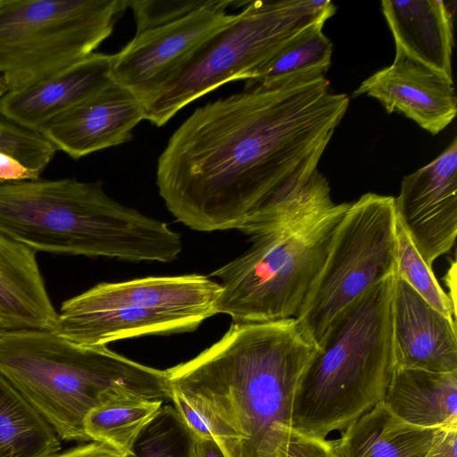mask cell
<instances>
[{
  "label": "cell",
  "mask_w": 457,
  "mask_h": 457,
  "mask_svg": "<svg viewBox=\"0 0 457 457\" xmlns=\"http://www.w3.org/2000/svg\"><path fill=\"white\" fill-rule=\"evenodd\" d=\"M195 436L171 405L162 406L134 440L128 457H195Z\"/></svg>",
  "instance_id": "25"
},
{
  "label": "cell",
  "mask_w": 457,
  "mask_h": 457,
  "mask_svg": "<svg viewBox=\"0 0 457 457\" xmlns=\"http://www.w3.org/2000/svg\"><path fill=\"white\" fill-rule=\"evenodd\" d=\"M60 449L55 430L0 374V457H51Z\"/></svg>",
  "instance_id": "22"
},
{
  "label": "cell",
  "mask_w": 457,
  "mask_h": 457,
  "mask_svg": "<svg viewBox=\"0 0 457 457\" xmlns=\"http://www.w3.org/2000/svg\"><path fill=\"white\" fill-rule=\"evenodd\" d=\"M425 457H457V427L438 428Z\"/></svg>",
  "instance_id": "31"
},
{
  "label": "cell",
  "mask_w": 457,
  "mask_h": 457,
  "mask_svg": "<svg viewBox=\"0 0 457 457\" xmlns=\"http://www.w3.org/2000/svg\"><path fill=\"white\" fill-rule=\"evenodd\" d=\"M316 351L295 318L232 322L216 343L166 371L226 457H284L296 390Z\"/></svg>",
  "instance_id": "2"
},
{
  "label": "cell",
  "mask_w": 457,
  "mask_h": 457,
  "mask_svg": "<svg viewBox=\"0 0 457 457\" xmlns=\"http://www.w3.org/2000/svg\"><path fill=\"white\" fill-rule=\"evenodd\" d=\"M7 92L0 76V98ZM0 150L19 160L40 176L56 148L38 131L24 128L0 111Z\"/></svg>",
  "instance_id": "27"
},
{
  "label": "cell",
  "mask_w": 457,
  "mask_h": 457,
  "mask_svg": "<svg viewBox=\"0 0 457 457\" xmlns=\"http://www.w3.org/2000/svg\"><path fill=\"white\" fill-rule=\"evenodd\" d=\"M128 8L129 0H0V76L7 92L95 53Z\"/></svg>",
  "instance_id": "8"
},
{
  "label": "cell",
  "mask_w": 457,
  "mask_h": 457,
  "mask_svg": "<svg viewBox=\"0 0 457 457\" xmlns=\"http://www.w3.org/2000/svg\"><path fill=\"white\" fill-rule=\"evenodd\" d=\"M51 457H128L113 447L101 442L78 445Z\"/></svg>",
  "instance_id": "32"
},
{
  "label": "cell",
  "mask_w": 457,
  "mask_h": 457,
  "mask_svg": "<svg viewBox=\"0 0 457 457\" xmlns=\"http://www.w3.org/2000/svg\"><path fill=\"white\" fill-rule=\"evenodd\" d=\"M333 44L316 29L295 41L264 66L245 89L272 87L297 78L325 75L331 64Z\"/></svg>",
  "instance_id": "24"
},
{
  "label": "cell",
  "mask_w": 457,
  "mask_h": 457,
  "mask_svg": "<svg viewBox=\"0 0 457 457\" xmlns=\"http://www.w3.org/2000/svg\"><path fill=\"white\" fill-rule=\"evenodd\" d=\"M57 312L36 252L0 232V328L52 330Z\"/></svg>",
  "instance_id": "19"
},
{
  "label": "cell",
  "mask_w": 457,
  "mask_h": 457,
  "mask_svg": "<svg viewBox=\"0 0 457 457\" xmlns=\"http://www.w3.org/2000/svg\"><path fill=\"white\" fill-rule=\"evenodd\" d=\"M436 430L401 420L381 402L345 428L333 445L339 457H425Z\"/></svg>",
  "instance_id": "21"
},
{
  "label": "cell",
  "mask_w": 457,
  "mask_h": 457,
  "mask_svg": "<svg viewBox=\"0 0 457 457\" xmlns=\"http://www.w3.org/2000/svg\"><path fill=\"white\" fill-rule=\"evenodd\" d=\"M112 54L93 53L31 87L6 92L0 111L17 124L37 131L57 114L95 94L110 82Z\"/></svg>",
  "instance_id": "16"
},
{
  "label": "cell",
  "mask_w": 457,
  "mask_h": 457,
  "mask_svg": "<svg viewBox=\"0 0 457 457\" xmlns=\"http://www.w3.org/2000/svg\"><path fill=\"white\" fill-rule=\"evenodd\" d=\"M396 215V214H395ZM396 274L423 299L446 317L455 320V303L442 289L432 267L422 259L399 220L395 219Z\"/></svg>",
  "instance_id": "26"
},
{
  "label": "cell",
  "mask_w": 457,
  "mask_h": 457,
  "mask_svg": "<svg viewBox=\"0 0 457 457\" xmlns=\"http://www.w3.org/2000/svg\"><path fill=\"white\" fill-rule=\"evenodd\" d=\"M361 95L376 98L388 113L401 112L432 135L445 129L457 112L453 82L401 54L353 93Z\"/></svg>",
  "instance_id": "15"
},
{
  "label": "cell",
  "mask_w": 457,
  "mask_h": 457,
  "mask_svg": "<svg viewBox=\"0 0 457 457\" xmlns=\"http://www.w3.org/2000/svg\"><path fill=\"white\" fill-rule=\"evenodd\" d=\"M233 0H129L136 32L112 54L111 77L140 101L203 42L229 23Z\"/></svg>",
  "instance_id": "10"
},
{
  "label": "cell",
  "mask_w": 457,
  "mask_h": 457,
  "mask_svg": "<svg viewBox=\"0 0 457 457\" xmlns=\"http://www.w3.org/2000/svg\"><path fill=\"white\" fill-rule=\"evenodd\" d=\"M39 179L35 171L19 160L0 150V184Z\"/></svg>",
  "instance_id": "30"
},
{
  "label": "cell",
  "mask_w": 457,
  "mask_h": 457,
  "mask_svg": "<svg viewBox=\"0 0 457 457\" xmlns=\"http://www.w3.org/2000/svg\"><path fill=\"white\" fill-rule=\"evenodd\" d=\"M395 219V197L367 193L350 203L295 317L303 337L316 348L352 302L396 272Z\"/></svg>",
  "instance_id": "9"
},
{
  "label": "cell",
  "mask_w": 457,
  "mask_h": 457,
  "mask_svg": "<svg viewBox=\"0 0 457 457\" xmlns=\"http://www.w3.org/2000/svg\"><path fill=\"white\" fill-rule=\"evenodd\" d=\"M391 315L395 368L457 371L456 320L430 305L396 272Z\"/></svg>",
  "instance_id": "13"
},
{
  "label": "cell",
  "mask_w": 457,
  "mask_h": 457,
  "mask_svg": "<svg viewBox=\"0 0 457 457\" xmlns=\"http://www.w3.org/2000/svg\"><path fill=\"white\" fill-rule=\"evenodd\" d=\"M171 401L174 407L195 437L212 438V436L202 417L178 392L172 390ZM213 438V437H212Z\"/></svg>",
  "instance_id": "29"
},
{
  "label": "cell",
  "mask_w": 457,
  "mask_h": 457,
  "mask_svg": "<svg viewBox=\"0 0 457 457\" xmlns=\"http://www.w3.org/2000/svg\"><path fill=\"white\" fill-rule=\"evenodd\" d=\"M284 457H339L333 442L305 436L292 428Z\"/></svg>",
  "instance_id": "28"
},
{
  "label": "cell",
  "mask_w": 457,
  "mask_h": 457,
  "mask_svg": "<svg viewBox=\"0 0 457 457\" xmlns=\"http://www.w3.org/2000/svg\"><path fill=\"white\" fill-rule=\"evenodd\" d=\"M395 208L429 267L453 248L457 236L456 137L437 158L403 179Z\"/></svg>",
  "instance_id": "11"
},
{
  "label": "cell",
  "mask_w": 457,
  "mask_h": 457,
  "mask_svg": "<svg viewBox=\"0 0 457 457\" xmlns=\"http://www.w3.org/2000/svg\"><path fill=\"white\" fill-rule=\"evenodd\" d=\"M382 403L395 417L416 427H457V371L395 368Z\"/></svg>",
  "instance_id": "20"
},
{
  "label": "cell",
  "mask_w": 457,
  "mask_h": 457,
  "mask_svg": "<svg viewBox=\"0 0 457 457\" xmlns=\"http://www.w3.org/2000/svg\"><path fill=\"white\" fill-rule=\"evenodd\" d=\"M162 403L129 391H113L88 412L84 421L85 433L90 441L104 443L128 455L137 436Z\"/></svg>",
  "instance_id": "23"
},
{
  "label": "cell",
  "mask_w": 457,
  "mask_h": 457,
  "mask_svg": "<svg viewBox=\"0 0 457 457\" xmlns=\"http://www.w3.org/2000/svg\"><path fill=\"white\" fill-rule=\"evenodd\" d=\"M349 103L325 75L208 103L159 156V195L197 231L254 237L303 222L326 206L324 187L312 176Z\"/></svg>",
  "instance_id": "1"
},
{
  "label": "cell",
  "mask_w": 457,
  "mask_h": 457,
  "mask_svg": "<svg viewBox=\"0 0 457 457\" xmlns=\"http://www.w3.org/2000/svg\"><path fill=\"white\" fill-rule=\"evenodd\" d=\"M221 293L219 282L209 276L187 274L103 282L64 301L62 309L98 311L140 307L195 314L206 320L216 315Z\"/></svg>",
  "instance_id": "14"
},
{
  "label": "cell",
  "mask_w": 457,
  "mask_h": 457,
  "mask_svg": "<svg viewBox=\"0 0 457 457\" xmlns=\"http://www.w3.org/2000/svg\"><path fill=\"white\" fill-rule=\"evenodd\" d=\"M0 232L36 253L132 262H170L183 248L165 222L76 179L0 184Z\"/></svg>",
  "instance_id": "3"
},
{
  "label": "cell",
  "mask_w": 457,
  "mask_h": 457,
  "mask_svg": "<svg viewBox=\"0 0 457 457\" xmlns=\"http://www.w3.org/2000/svg\"><path fill=\"white\" fill-rule=\"evenodd\" d=\"M395 274L352 302L329 327L296 390L295 430L326 439L383 402L395 368Z\"/></svg>",
  "instance_id": "5"
},
{
  "label": "cell",
  "mask_w": 457,
  "mask_h": 457,
  "mask_svg": "<svg viewBox=\"0 0 457 457\" xmlns=\"http://www.w3.org/2000/svg\"><path fill=\"white\" fill-rule=\"evenodd\" d=\"M336 11L329 0L246 2L229 23L140 100L145 120L163 126L186 105L221 85L253 79L289 46L322 29Z\"/></svg>",
  "instance_id": "6"
},
{
  "label": "cell",
  "mask_w": 457,
  "mask_h": 457,
  "mask_svg": "<svg viewBox=\"0 0 457 457\" xmlns=\"http://www.w3.org/2000/svg\"><path fill=\"white\" fill-rule=\"evenodd\" d=\"M145 120L138 98L113 80L42 124L37 131L73 159L122 145Z\"/></svg>",
  "instance_id": "12"
},
{
  "label": "cell",
  "mask_w": 457,
  "mask_h": 457,
  "mask_svg": "<svg viewBox=\"0 0 457 457\" xmlns=\"http://www.w3.org/2000/svg\"><path fill=\"white\" fill-rule=\"evenodd\" d=\"M195 457H226L215 442L212 438L195 437Z\"/></svg>",
  "instance_id": "33"
},
{
  "label": "cell",
  "mask_w": 457,
  "mask_h": 457,
  "mask_svg": "<svg viewBox=\"0 0 457 457\" xmlns=\"http://www.w3.org/2000/svg\"><path fill=\"white\" fill-rule=\"evenodd\" d=\"M0 374L68 441H90L85 419L113 391L162 402L172 396L166 370L46 329L0 328Z\"/></svg>",
  "instance_id": "4"
},
{
  "label": "cell",
  "mask_w": 457,
  "mask_h": 457,
  "mask_svg": "<svg viewBox=\"0 0 457 457\" xmlns=\"http://www.w3.org/2000/svg\"><path fill=\"white\" fill-rule=\"evenodd\" d=\"M349 206L336 204L303 222L250 237L253 244L245 253L209 275L220 281L217 314L237 323L295 318Z\"/></svg>",
  "instance_id": "7"
},
{
  "label": "cell",
  "mask_w": 457,
  "mask_h": 457,
  "mask_svg": "<svg viewBox=\"0 0 457 457\" xmlns=\"http://www.w3.org/2000/svg\"><path fill=\"white\" fill-rule=\"evenodd\" d=\"M205 320L195 314L130 306L98 311L60 308L52 331L76 345L96 346L141 336L191 332Z\"/></svg>",
  "instance_id": "17"
},
{
  "label": "cell",
  "mask_w": 457,
  "mask_h": 457,
  "mask_svg": "<svg viewBox=\"0 0 457 457\" xmlns=\"http://www.w3.org/2000/svg\"><path fill=\"white\" fill-rule=\"evenodd\" d=\"M396 53L453 80V15L441 0L382 1Z\"/></svg>",
  "instance_id": "18"
}]
</instances>
